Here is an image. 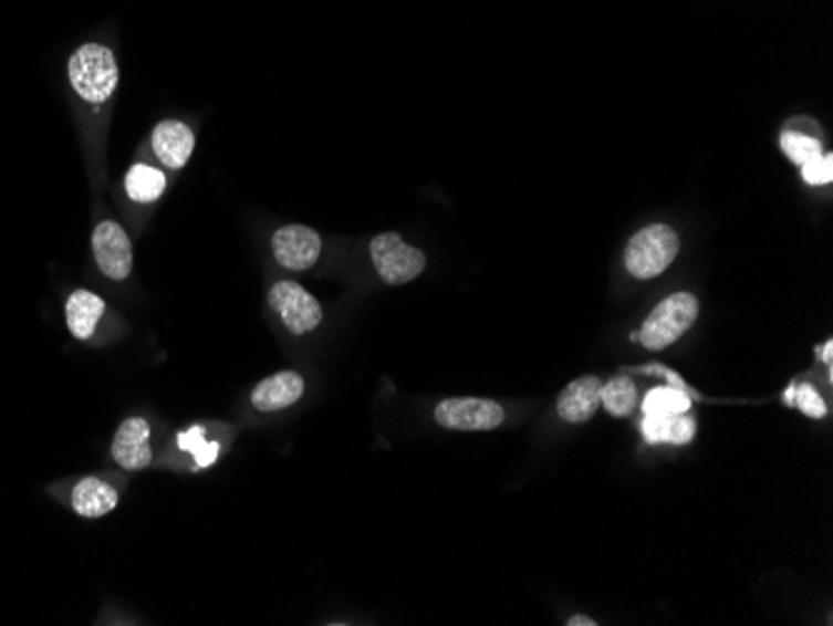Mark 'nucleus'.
I'll list each match as a JSON object with an SVG mask.
<instances>
[{
	"label": "nucleus",
	"mask_w": 833,
	"mask_h": 626,
	"mask_svg": "<svg viewBox=\"0 0 833 626\" xmlns=\"http://www.w3.org/2000/svg\"><path fill=\"white\" fill-rule=\"evenodd\" d=\"M67 81L77 97L91 105L111 101L121 83V67L113 48L103 43H85L67 61Z\"/></svg>",
	"instance_id": "1"
},
{
	"label": "nucleus",
	"mask_w": 833,
	"mask_h": 626,
	"mask_svg": "<svg viewBox=\"0 0 833 626\" xmlns=\"http://www.w3.org/2000/svg\"><path fill=\"white\" fill-rule=\"evenodd\" d=\"M681 240L671 225L654 222L634 234L624 250V268L634 280H652L669 270L679 255Z\"/></svg>",
	"instance_id": "2"
},
{
	"label": "nucleus",
	"mask_w": 833,
	"mask_h": 626,
	"mask_svg": "<svg viewBox=\"0 0 833 626\" xmlns=\"http://www.w3.org/2000/svg\"><path fill=\"white\" fill-rule=\"evenodd\" d=\"M699 317V298L691 292H674L664 298L659 305L652 310V315L644 320L639 330V342L652 352H659L664 347L679 342L686 332L694 327Z\"/></svg>",
	"instance_id": "3"
},
{
	"label": "nucleus",
	"mask_w": 833,
	"mask_h": 626,
	"mask_svg": "<svg viewBox=\"0 0 833 626\" xmlns=\"http://www.w3.org/2000/svg\"><path fill=\"white\" fill-rule=\"evenodd\" d=\"M369 258L377 275L387 285H407L427 268L423 250L412 248L397 232H382L369 242Z\"/></svg>",
	"instance_id": "4"
},
{
	"label": "nucleus",
	"mask_w": 833,
	"mask_h": 626,
	"mask_svg": "<svg viewBox=\"0 0 833 626\" xmlns=\"http://www.w3.org/2000/svg\"><path fill=\"white\" fill-rule=\"evenodd\" d=\"M435 419L457 432H489L504 422V407L482 397H449L437 405Z\"/></svg>",
	"instance_id": "5"
},
{
	"label": "nucleus",
	"mask_w": 833,
	"mask_h": 626,
	"mask_svg": "<svg viewBox=\"0 0 833 626\" xmlns=\"http://www.w3.org/2000/svg\"><path fill=\"white\" fill-rule=\"evenodd\" d=\"M270 307L278 312L280 320L292 335H308L322 322L320 302L310 292L292 280H280L270 288Z\"/></svg>",
	"instance_id": "6"
},
{
	"label": "nucleus",
	"mask_w": 833,
	"mask_h": 626,
	"mask_svg": "<svg viewBox=\"0 0 833 626\" xmlns=\"http://www.w3.org/2000/svg\"><path fill=\"white\" fill-rule=\"evenodd\" d=\"M93 258L107 280H127L133 272V242L121 222L103 220L95 225Z\"/></svg>",
	"instance_id": "7"
},
{
	"label": "nucleus",
	"mask_w": 833,
	"mask_h": 626,
	"mask_svg": "<svg viewBox=\"0 0 833 626\" xmlns=\"http://www.w3.org/2000/svg\"><path fill=\"white\" fill-rule=\"evenodd\" d=\"M272 255L285 270H310L322 255V238L308 225H285L272 234Z\"/></svg>",
	"instance_id": "8"
},
{
	"label": "nucleus",
	"mask_w": 833,
	"mask_h": 626,
	"mask_svg": "<svg viewBox=\"0 0 833 626\" xmlns=\"http://www.w3.org/2000/svg\"><path fill=\"white\" fill-rule=\"evenodd\" d=\"M113 459L127 472H137L153 462L150 425L143 417L125 419L113 437Z\"/></svg>",
	"instance_id": "9"
},
{
	"label": "nucleus",
	"mask_w": 833,
	"mask_h": 626,
	"mask_svg": "<svg viewBox=\"0 0 833 626\" xmlns=\"http://www.w3.org/2000/svg\"><path fill=\"white\" fill-rule=\"evenodd\" d=\"M150 145L155 158L168 170H183L195 150V133L188 123L163 121L153 128Z\"/></svg>",
	"instance_id": "10"
},
{
	"label": "nucleus",
	"mask_w": 833,
	"mask_h": 626,
	"mask_svg": "<svg viewBox=\"0 0 833 626\" xmlns=\"http://www.w3.org/2000/svg\"><path fill=\"white\" fill-rule=\"evenodd\" d=\"M602 405V383L600 377L584 375L564 387V393L556 399V413L570 425H582L592 419Z\"/></svg>",
	"instance_id": "11"
},
{
	"label": "nucleus",
	"mask_w": 833,
	"mask_h": 626,
	"mask_svg": "<svg viewBox=\"0 0 833 626\" xmlns=\"http://www.w3.org/2000/svg\"><path fill=\"white\" fill-rule=\"evenodd\" d=\"M305 395V379L298 372H278V375L264 377L262 383L252 389L250 403L260 413H280Z\"/></svg>",
	"instance_id": "12"
},
{
	"label": "nucleus",
	"mask_w": 833,
	"mask_h": 626,
	"mask_svg": "<svg viewBox=\"0 0 833 626\" xmlns=\"http://www.w3.org/2000/svg\"><path fill=\"white\" fill-rule=\"evenodd\" d=\"M71 504L75 514H81L83 520H101L117 507V492L103 479L85 477L73 487Z\"/></svg>",
	"instance_id": "13"
},
{
	"label": "nucleus",
	"mask_w": 833,
	"mask_h": 626,
	"mask_svg": "<svg viewBox=\"0 0 833 626\" xmlns=\"http://www.w3.org/2000/svg\"><path fill=\"white\" fill-rule=\"evenodd\" d=\"M103 315H105V300L91 290H75L65 302L67 330H71L73 337L77 340H91Z\"/></svg>",
	"instance_id": "14"
},
{
	"label": "nucleus",
	"mask_w": 833,
	"mask_h": 626,
	"mask_svg": "<svg viewBox=\"0 0 833 626\" xmlns=\"http://www.w3.org/2000/svg\"><path fill=\"white\" fill-rule=\"evenodd\" d=\"M642 432L652 445H686L697 432V422L684 415H644Z\"/></svg>",
	"instance_id": "15"
},
{
	"label": "nucleus",
	"mask_w": 833,
	"mask_h": 626,
	"mask_svg": "<svg viewBox=\"0 0 833 626\" xmlns=\"http://www.w3.org/2000/svg\"><path fill=\"white\" fill-rule=\"evenodd\" d=\"M165 188H168V178H165L160 168H153V165L135 163L125 175V192L135 202L160 200Z\"/></svg>",
	"instance_id": "16"
},
{
	"label": "nucleus",
	"mask_w": 833,
	"mask_h": 626,
	"mask_svg": "<svg viewBox=\"0 0 833 626\" xmlns=\"http://www.w3.org/2000/svg\"><path fill=\"white\" fill-rule=\"evenodd\" d=\"M636 403H639V395H636V385L629 377H614L602 385V405L610 415L629 417L636 409Z\"/></svg>",
	"instance_id": "17"
},
{
	"label": "nucleus",
	"mask_w": 833,
	"mask_h": 626,
	"mask_svg": "<svg viewBox=\"0 0 833 626\" xmlns=\"http://www.w3.org/2000/svg\"><path fill=\"white\" fill-rule=\"evenodd\" d=\"M691 399L681 387H654L649 395L644 397L642 409L644 415H684L689 413Z\"/></svg>",
	"instance_id": "18"
},
{
	"label": "nucleus",
	"mask_w": 833,
	"mask_h": 626,
	"mask_svg": "<svg viewBox=\"0 0 833 626\" xmlns=\"http://www.w3.org/2000/svg\"><path fill=\"white\" fill-rule=\"evenodd\" d=\"M781 150L787 158L793 163V165H806L809 160L819 158V155L823 153V145L821 140L813 138V135H806V133H799V131H787L781 133Z\"/></svg>",
	"instance_id": "19"
},
{
	"label": "nucleus",
	"mask_w": 833,
	"mask_h": 626,
	"mask_svg": "<svg viewBox=\"0 0 833 626\" xmlns=\"http://www.w3.org/2000/svg\"><path fill=\"white\" fill-rule=\"evenodd\" d=\"M178 445L180 449H188V452H192L198 467H210L215 462V457L220 455V445L208 442V439H205V427L200 425H195L188 429V432L178 435Z\"/></svg>",
	"instance_id": "20"
},
{
	"label": "nucleus",
	"mask_w": 833,
	"mask_h": 626,
	"mask_svg": "<svg viewBox=\"0 0 833 626\" xmlns=\"http://www.w3.org/2000/svg\"><path fill=\"white\" fill-rule=\"evenodd\" d=\"M791 407H799L803 415L813 417V419L826 417V413H829V407H826V403H823V397L811 385H796V389H793Z\"/></svg>",
	"instance_id": "21"
},
{
	"label": "nucleus",
	"mask_w": 833,
	"mask_h": 626,
	"mask_svg": "<svg viewBox=\"0 0 833 626\" xmlns=\"http://www.w3.org/2000/svg\"><path fill=\"white\" fill-rule=\"evenodd\" d=\"M801 178L809 185H813V188H819V185H829L833 180V155L821 153L819 158L801 165Z\"/></svg>",
	"instance_id": "22"
},
{
	"label": "nucleus",
	"mask_w": 833,
	"mask_h": 626,
	"mask_svg": "<svg viewBox=\"0 0 833 626\" xmlns=\"http://www.w3.org/2000/svg\"><path fill=\"white\" fill-rule=\"evenodd\" d=\"M570 626H596L594 619H590V616H574V619L566 622Z\"/></svg>",
	"instance_id": "23"
},
{
	"label": "nucleus",
	"mask_w": 833,
	"mask_h": 626,
	"mask_svg": "<svg viewBox=\"0 0 833 626\" xmlns=\"http://www.w3.org/2000/svg\"><path fill=\"white\" fill-rule=\"evenodd\" d=\"M831 352H833V342L829 340V342H826V345H823V347H821V357H823V362H826V365H829V367H831Z\"/></svg>",
	"instance_id": "24"
}]
</instances>
